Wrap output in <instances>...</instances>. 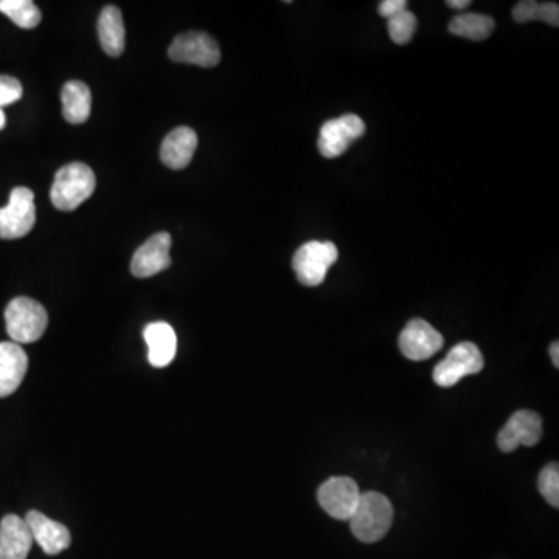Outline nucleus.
Segmentation results:
<instances>
[{
    "instance_id": "ddd939ff",
    "label": "nucleus",
    "mask_w": 559,
    "mask_h": 559,
    "mask_svg": "<svg viewBox=\"0 0 559 559\" xmlns=\"http://www.w3.org/2000/svg\"><path fill=\"white\" fill-rule=\"evenodd\" d=\"M33 542H36L47 555H60L64 550L69 549L72 536L66 525L47 518L41 511H28L25 516Z\"/></svg>"
},
{
    "instance_id": "7ed1b4c3",
    "label": "nucleus",
    "mask_w": 559,
    "mask_h": 559,
    "mask_svg": "<svg viewBox=\"0 0 559 559\" xmlns=\"http://www.w3.org/2000/svg\"><path fill=\"white\" fill-rule=\"evenodd\" d=\"M95 190V174L84 164H69L56 173L50 199L56 209L72 212L91 198Z\"/></svg>"
},
{
    "instance_id": "2eb2a0df",
    "label": "nucleus",
    "mask_w": 559,
    "mask_h": 559,
    "mask_svg": "<svg viewBox=\"0 0 559 559\" xmlns=\"http://www.w3.org/2000/svg\"><path fill=\"white\" fill-rule=\"evenodd\" d=\"M33 536L25 519L8 514L0 522V559H27Z\"/></svg>"
},
{
    "instance_id": "f8f14e48",
    "label": "nucleus",
    "mask_w": 559,
    "mask_h": 559,
    "mask_svg": "<svg viewBox=\"0 0 559 559\" xmlns=\"http://www.w3.org/2000/svg\"><path fill=\"white\" fill-rule=\"evenodd\" d=\"M170 247V233H156L136 250L131 261L132 275L137 278H148L170 268Z\"/></svg>"
},
{
    "instance_id": "0eeeda50",
    "label": "nucleus",
    "mask_w": 559,
    "mask_h": 559,
    "mask_svg": "<svg viewBox=\"0 0 559 559\" xmlns=\"http://www.w3.org/2000/svg\"><path fill=\"white\" fill-rule=\"evenodd\" d=\"M361 496L358 483L350 477H331L317 491L320 507L337 521H350Z\"/></svg>"
},
{
    "instance_id": "dca6fc26",
    "label": "nucleus",
    "mask_w": 559,
    "mask_h": 559,
    "mask_svg": "<svg viewBox=\"0 0 559 559\" xmlns=\"http://www.w3.org/2000/svg\"><path fill=\"white\" fill-rule=\"evenodd\" d=\"M198 148L196 132L187 126L171 131L160 148V159L171 170H184L190 165Z\"/></svg>"
},
{
    "instance_id": "bb28decb",
    "label": "nucleus",
    "mask_w": 559,
    "mask_h": 559,
    "mask_svg": "<svg viewBox=\"0 0 559 559\" xmlns=\"http://www.w3.org/2000/svg\"><path fill=\"white\" fill-rule=\"evenodd\" d=\"M446 5H448L449 8H455V10H465V8L471 5V2H469V0H448Z\"/></svg>"
},
{
    "instance_id": "4be33fe9",
    "label": "nucleus",
    "mask_w": 559,
    "mask_h": 559,
    "mask_svg": "<svg viewBox=\"0 0 559 559\" xmlns=\"http://www.w3.org/2000/svg\"><path fill=\"white\" fill-rule=\"evenodd\" d=\"M0 13L25 30L38 27L42 18L41 10L32 0H0Z\"/></svg>"
},
{
    "instance_id": "a878e982",
    "label": "nucleus",
    "mask_w": 559,
    "mask_h": 559,
    "mask_svg": "<svg viewBox=\"0 0 559 559\" xmlns=\"http://www.w3.org/2000/svg\"><path fill=\"white\" fill-rule=\"evenodd\" d=\"M404 10H407V0H382L378 5L379 14L386 19L393 18Z\"/></svg>"
},
{
    "instance_id": "412c9836",
    "label": "nucleus",
    "mask_w": 559,
    "mask_h": 559,
    "mask_svg": "<svg viewBox=\"0 0 559 559\" xmlns=\"http://www.w3.org/2000/svg\"><path fill=\"white\" fill-rule=\"evenodd\" d=\"M514 21L525 24L530 21H542L552 27L559 25V5L556 2H535L522 0L513 8Z\"/></svg>"
},
{
    "instance_id": "6ab92c4d",
    "label": "nucleus",
    "mask_w": 559,
    "mask_h": 559,
    "mask_svg": "<svg viewBox=\"0 0 559 559\" xmlns=\"http://www.w3.org/2000/svg\"><path fill=\"white\" fill-rule=\"evenodd\" d=\"M63 115L72 125H80L89 119L92 111L91 89L81 81H69L61 92Z\"/></svg>"
},
{
    "instance_id": "423d86ee",
    "label": "nucleus",
    "mask_w": 559,
    "mask_h": 559,
    "mask_svg": "<svg viewBox=\"0 0 559 559\" xmlns=\"http://www.w3.org/2000/svg\"><path fill=\"white\" fill-rule=\"evenodd\" d=\"M483 361L479 347L473 342H460L435 367L434 381L440 387H452L465 378L482 372Z\"/></svg>"
},
{
    "instance_id": "b1692460",
    "label": "nucleus",
    "mask_w": 559,
    "mask_h": 559,
    "mask_svg": "<svg viewBox=\"0 0 559 559\" xmlns=\"http://www.w3.org/2000/svg\"><path fill=\"white\" fill-rule=\"evenodd\" d=\"M539 493L552 507H559V469L558 463H550L542 469L538 480Z\"/></svg>"
},
{
    "instance_id": "a211bd4d",
    "label": "nucleus",
    "mask_w": 559,
    "mask_h": 559,
    "mask_svg": "<svg viewBox=\"0 0 559 559\" xmlns=\"http://www.w3.org/2000/svg\"><path fill=\"white\" fill-rule=\"evenodd\" d=\"M98 38L101 47L109 56L117 58L122 55L125 50V24L119 8L109 5L101 11L98 19Z\"/></svg>"
},
{
    "instance_id": "6e6552de",
    "label": "nucleus",
    "mask_w": 559,
    "mask_h": 559,
    "mask_svg": "<svg viewBox=\"0 0 559 559\" xmlns=\"http://www.w3.org/2000/svg\"><path fill=\"white\" fill-rule=\"evenodd\" d=\"M168 55L176 63L215 67L221 61L218 42L204 32H187L174 38Z\"/></svg>"
},
{
    "instance_id": "5701e85b",
    "label": "nucleus",
    "mask_w": 559,
    "mask_h": 559,
    "mask_svg": "<svg viewBox=\"0 0 559 559\" xmlns=\"http://www.w3.org/2000/svg\"><path fill=\"white\" fill-rule=\"evenodd\" d=\"M417 18L412 11L404 10L400 14H396L393 18L387 19V28H389V36L398 46H404L410 39L414 38L415 30H417Z\"/></svg>"
},
{
    "instance_id": "4468645a",
    "label": "nucleus",
    "mask_w": 559,
    "mask_h": 559,
    "mask_svg": "<svg viewBox=\"0 0 559 559\" xmlns=\"http://www.w3.org/2000/svg\"><path fill=\"white\" fill-rule=\"evenodd\" d=\"M28 370L24 348L14 342H0V398L16 392Z\"/></svg>"
},
{
    "instance_id": "20e7f679",
    "label": "nucleus",
    "mask_w": 559,
    "mask_h": 559,
    "mask_svg": "<svg viewBox=\"0 0 559 559\" xmlns=\"http://www.w3.org/2000/svg\"><path fill=\"white\" fill-rule=\"evenodd\" d=\"M337 258L339 250L330 241H308L299 247L292 258V269L302 285L319 286Z\"/></svg>"
},
{
    "instance_id": "c85d7f7f",
    "label": "nucleus",
    "mask_w": 559,
    "mask_h": 559,
    "mask_svg": "<svg viewBox=\"0 0 559 559\" xmlns=\"http://www.w3.org/2000/svg\"><path fill=\"white\" fill-rule=\"evenodd\" d=\"M7 125V117H5L4 109L0 108V129H4Z\"/></svg>"
},
{
    "instance_id": "f257e3e1",
    "label": "nucleus",
    "mask_w": 559,
    "mask_h": 559,
    "mask_svg": "<svg viewBox=\"0 0 559 559\" xmlns=\"http://www.w3.org/2000/svg\"><path fill=\"white\" fill-rule=\"evenodd\" d=\"M393 524L392 502L384 494L362 493L358 507L351 516V532L361 542L373 544L389 533Z\"/></svg>"
},
{
    "instance_id": "aec40b11",
    "label": "nucleus",
    "mask_w": 559,
    "mask_h": 559,
    "mask_svg": "<svg viewBox=\"0 0 559 559\" xmlns=\"http://www.w3.org/2000/svg\"><path fill=\"white\" fill-rule=\"evenodd\" d=\"M449 32L471 41H483L494 32V19L479 13L459 14L449 24Z\"/></svg>"
},
{
    "instance_id": "1a4fd4ad",
    "label": "nucleus",
    "mask_w": 559,
    "mask_h": 559,
    "mask_svg": "<svg viewBox=\"0 0 559 559\" xmlns=\"http://www.w3.org/2000/svg\"><path fill=\"white\" fill-rule=\"evenodd\" d=\"M365 123L355 114L342 115L339 119L328 120L320 129L319 146L320 154L327 159L342 156L351 143L364 136Z\"/></svg>"
},
{
    "instance_id": "393cba45",
    "label": "nucleus",
    "mask_w": 559,
    "mask_h": 559,
    "mask_svg": "<svg viewBox=\"0 0 559 559\" xmlns=\"http://www.w3.org/2000/svg\"><path fill=\"white\" fill-rule=\"evenodd\" d=\"M22 84L16 78L0 75V108L21 100Z\"/></svg>"
},
{
    "instance_id": "cd10ccee",
    "label": "nucleus",
    "mask_w": 559,
    "mask_h": 559,
    "mask_svg": "<svg viewBox=\"0 0 559 559\" xmlns=\"http://www.w3.org/2000/svg\"><path fill=\"white\" fill-rule=\"evenodd\" d=\"M550 358H552L553 365L559 367V345L558 342H553L550 345Z\"/></svg>"
},
{
    "instance_id": "39448f33",
    "label": "nucleus",
    "mask_w": 559,
    "mask_h": 559,
    "mask_svg": "<svg viewBox=\"0 0 559 559\" xmlns=\"http://www.w3.org/2000/svg\"><path fill=\"white\" fill-rule=\"evenodd\" d=\"M36 223L35 195L30 188L16 187L10 201L0 209V238L18 240L32 232Z\"/></svg>"
},
{
    "instance_id": "f3484780",
    "label": "nucleus",
    "mask_w": 559,
    "mask_h": 559,
    "mask_svg": "<svg viewBox=\"0 0 559 559\" xmlns=\"http://www.w3.org/2000/svg\"><path fill=\"white\" fill-rule=\"evenodd\" d=\"M148 345V361L157 369H164L173 362L178 348V337L170 323L154 322L143 330Z\"/></svg>"
},
{
    "instance_id": "9b49d317",
    "label": "nucleus",
    "mask_w": 559,
    "mask_h": 559,
    "mask_svg": "<svg viewBox=\"0 0 559 559\" xmlns=\"http://www.w3.org/2000/svg\"><path fill=\"white\" fill-rule=\"evenodd\" d=\"M443 336L423 319L410 320L400 336V350L410 361H426L443 347Z\"/></svg>"
},
{
    "instance_id": "f03ea898",
    "label": "nucleus",
    "mask_w": 559,
    "mask_h": 559,
    "mask_svg": "<svg viewBox=\"0 0 559 559\" xmlns=\"http://www.w3.org/2000/svg\"><path fill=\"white\" fill-rule=\"evenodd\" d=\"M5 323L14 344H33L46 333L49 314L36 300L16 297L5 310Z\"/></svg>"
},
{
    "instance_id": "9d476101",
    "label": "nucleus",
    "mask_w": 559,
    "mask_h": 559,
    "mask_svg": "<svg viewBox=\"0 0 559 559\" xmlns=\"http://www.w3.org/2000/svg\"><path fill=\"white\" fill-rule=\"evenodd\" d=\"M542 438V418L533 410H519L497 435V446L502 452H513L519 446L538 445Z\"/></svg>"
}]
</instances>
